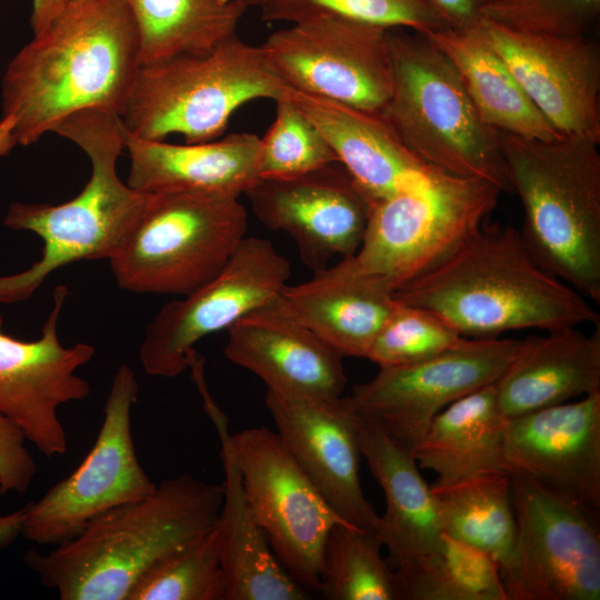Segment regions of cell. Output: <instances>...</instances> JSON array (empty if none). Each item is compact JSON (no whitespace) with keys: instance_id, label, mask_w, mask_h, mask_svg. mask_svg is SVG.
<instances>
[{"instance_id":"cell-39","label":"cell","mask_w":600,"mask_h":600,"mask_svg":"<svg viewBox=\"0 0 600 600\" xmlns=\"http://www.w3.org/2000/svg\"><path fill=\"white\" fill-rule=\"evenodd\" d=\"M22 431L0 414V493L26 492L37 473Z\"/></svg>"},{"instance_id":"cell-36","label":"cell","mask_w":600,"mask_h":600,"mask_svg":"<svg viewBox=\"0 0 600 600\" xmlns=\"http://www.w3.org/2000/svg\"><path fill=\"white\" fill-rule=\"evenodd\" d=\"M276 103V118L260 138V179L292 178L339 162L323 133L289 94Z\"/></svg>"},{"instance_id":"cell-22","label":"cell","mask_w":600,"mask_h":600,"mask_svg":"<svg viewBox=\"0 0 600 600\" xmlns=\"http://www.w3.org/2000/svg\"><path fill=\"white\" fill-rule=\"evenodd\" d=\"M278 306L342 357L367 358L373 340L398 307L394 293L363 272L353 256L286 284Z\"/></svg>"},{"instance_id":"cell-18","label":"cell","mask_w":600,"mask_h":600,"mask_svg":"<svg viewBox=\"0 0 600 600\" xmlns=\"http://www.w3.org/2000/svg\"><path fill=\"white\" fill-rule=\"evenodd\" d=\"M478 23L551 127L599 144V46L586 34L519 32L482 17Z\"/></svg>"},{"instance_id":"cell-42","label":"cell","mask_w":600,"mask_h":600,"mask_svg":"<svg viewBox=\"0 0 600 600\" xmlns=\"http://www.w3.org/2000/svg\"><path fill=\"white\" fill-rule=\"evenodd\" d=\"M22 509L10 514H0V548L11 544L20 534Z\"/></svg>"},{"instance_id":"cell-17","label":"cell","mask_w":600,"mask_h":600,"mask_svg":"<svg viewBox=\"0 0 600 600\" xmlns=\"http://www.w3.org/2000/svg\"><path fill=\"white\" fill-rule=\"evenodd\" d=\"M264 403L287 449L332 510L347 523L379 536L380 516L360 482L359 412L350 396L267 388Z\"/></svg>"},{"instance_id":"cell-11","label":"cell","mask_w":600,"mask_h":600,"mask_svg":"<svg viewBox=\"0 0 600 600\" xmlns=\"http://www.w3.org/2000/svg\"><path fill=\"white\" fill-rule=\"evenodd\" d=\"M516 536L507 600H599V516L511 473Z\"/></svg>"},{"instance_id":"cell-8","label":"cell","mask_w":600,"mask_h":600,"mask_svg":"<svg viewBox=\"0 0 600 600\" xmlns=\"http://www.w3.org/2000/svg\"><path fill=\"white\" fill-rule=\"evenodd\" d=\"M247 228L239 197L150 193L108 260L118 286L127 291L186 296L223 268Z\"/></svg>"},{"instance_id":"cell-7","label":"cell","mask_w":600,"mask_h":600,"mask_svg":"<svg viewBox=\"0 0 600 600\" xmlns=\"http://www.w3.org/2000/svg\"><path fill=\"white\" fill-rule=\"evenodd\" d=\"M289 89L260 46L236 34L207 53L141 64L120 119L140 139L181 134L186 143H201L220 137L241 106L257 99L276 102Z\"/></svg>"},{"instance_id":"cell-24","label":"cell","mask_w":600,"mask_h":600,"mask_svg":"<svg viewBox=\"0 0 600 600\" xmlns=\"http://www.w3.org/2000/svg\"><path fill=\"white\" fill-rule=\"evenodd\" d=\"M123 140L130 160L127 183L141 192L240 197L260 179V138L253 133L176 144L140 139L123 128Z\"/></svg>"},{"instance_id":"cell-33","label":"cell","mask_w":600,"mask_h":600,"mask_svg":"<svg viewBox=\"0 0 600 600\" xmlns=\"http://www.w3.org/2000/svg\"><path fill=\"white\" fill-rule=\"evenodd\" d=\"M380 537L339 523L322 553L319 593L329 600H398L394 571L381 556Z\"/></svg>"},{"instance_id":"cell-31","label":"cell","mask_w":600,"mask_h":600,"mask_svg":"<svg viewBox=\"0 0 600 600\" xmlns=\"http://www.w3.org/2000/svg\"><path fill=\"white\" fill-rule=\"evenodd\" d=\"M431 489L441 532L486 553L503 570L516 536L511 473H488Z\"/></svg>"},{"instance_id":"cell-35","label":"cell","mask_w":600,"mask_h":600,"mask_svg":"<svg viewBox=\"0 0 600 600\" xmlns=\"http://www.w3.org/2000/svg\"><path fill=\"white\" fill-rule=\"evenodd\" d=\"M259 8L266 22L339 16L421 34L448 27L429 0H262Z\"/></svg>"},{"instance_id":"cell-37","label":"cell","mask_w":600,"mask_h":600,"mask_svg":"<svg viewBox=\"0 0 600 600\" xmlns=\"http://www.w3.org/2000/svg\"><path fill=\"white\" fill-rule=\"evenodd\" d=\"M466 339L436 314L398 302L367 359L379 368L404 366L437 356Z\"/></svg>"},{"instance_id":"cell-46","label":"cell","mask_w":600,"mask_h":600,"mask_svg":"<svg viewBox=\"0 0 600 600\" xmlns=\"http://www.w3.org/2000/svg\"><path fill=\"white\" fill-rule=\"evenodd\" d=\"M69 1H77V0H69Z\"/></svg>"},{"instance_id":"cell-16","label":"cell","mask_w":600,"mask_h":600,"mask_svg":"<svg viewBox=\"0 0 600 600\" xmlns=\"http://www.w3.org/2000/svg\"><path fill=\"white\" fill-rule=\"evenodd\" d=\"M68 294L66 286L54 288L51 311L40 338L33 341L2 332L0 316V414L13 422L47 458L68 450V436L58 409L89 396L90 386L77 370L96 353L91 344L66 347L59 339L58 323Z\"/></svg>"},{"instance_id":"cell-2","label":"cell","mask_w":600,"mask_h":600,"mask_svg":"<svg viewBox=\"0 0 600 600\" xmlns=\"http://www.w3.org/2000/svg\"><path fill=\"white\" fill-rule=\"evenodd\" d=\"M394 298L436 314L470 339L600 322L584 296L539 266L519 230L499 222L487 221L444 260L399 288Z\"/></svg>"},{"instance_id":"cell-45","label":"cell","mask_w":600,"mask_h":600,"mask_svg":"<svg viewBox=\"0 0 600 600\" xmlns=\"http://www.w3.org/2000/svg\"><path fill=\"white\" fill-rule=\"evenodd\" d=\"M486 1H488V0H483V3H484ZM483 3H482V4H483Z\"/></svg>"},{"instance_id":"cell-26","label":"cell","mask_w":600,"mask_h":600,"mask_svg":"<svg viewBox=\"0 0 600 600\" xmlns=\"http://www.w3.org/2000/svg\"><path fill=\"white\" fill-rule=\"evenodd\" d=\"M504 419L600 392V329L547 331L521 340L518 352L494 382Z\"/></svg>"},{"instance_id":"cell-20","label":"cell","mask_w":600,"mask_h":600,"mask_svg":"<svg viewBox=\"0 0 600 600\" xmlns=\"http://www.w3.org/2000/svg\"><path fill=\"white\" fill-rule=\"evenodd\" d=\"M510 473L599 516L600 392L506 419Z\"/></svg>"},{"instance_id":"cell-10","label":"cell","mask_w":600,"mask_h":600,"mask_svg":"<svg viewBox=\"0 0 600 600\" xmlns=\"http://www.w3.org/2000/svg\"><path fill=\"white\" fill-rule=\"evenodd\" d=\"M138 392L133 370L120 366L92 448L71 474L22 508V537L40 546H58L99 516L154 491L157 484L140 464L132 437L131 413Z\"/></svg>"},{"instance_id":"cell-4","label":"cell","mask_w":600,"mask_h":600,"mask_svg":"<svg viewBox=\"0 0 600 600\" xmlns=\"http://www.w3.org/2000/svg\"><path fill=\"white\" fill-rule=\"evenodd\" d=\"M521 239L546 271L600 303V153L598 143L562 136L524 138L497 130Z\"/></svg>"},{"instance_id":"cell-12","label":"cell","mask_w":600,"mask_h":600,"mask_svg":"<svg viewBox=\"0 0 600 600\" xmlns=\"http://www.w3.org/2000/svg\"><path fill=\"white\" fill-rule=\"evenodd\" d=\"M390 28L319 16L271 33L260 48L291 89L380 112L392 90Z\"/></svg>"},{"instance_id":"cell-43","label":"cell","mask_w":600,"mask_h":600,"mask_svg":"<svg viewBox=\"0 0 600 600\" xmlns=\"http://www.w3.org/2000/svg\"><path fill=\"white\" fill-rule=\"evenodd\" d=\"M13 120L11 117L0 119V157L8 156L18 144L13 134Z\"/></svg>"},{"instance_id":"cell-38","label":"cell","mask_w":600,"mask_h":600,"mask_svg":"<svg viewBox=\"0 0 600 600\" xmlns=\"http://www.w3.org/2000/svg\"><path fill=\"white\" fill-rule=\"evenodd\" d=\"M600 0H488L480 16L519 32L584 36L597 22Z\"/></svg>"},{"instance_id":"cell-15","label":"cell","mask_w":600,"mask_h":600,"mask_svg":"<svg viewBox=\"0 0 600 600\" xmlns=\"http://www.w3.org/2000/svg\"><path fill=\"white\" fill-rule=\"evenodd\" d=\"M520 342L500 337L467 338L431 358L379 368L372 379L353 387L350 398L361 416L412 451L436 414L502 376Z\"/></svg>"},{"instance_id":"cell-32","label":"cell","mask_w":600,"mask_h":600,"mask_svg":"<svg viewBox=\"0 0 600 600\" xmlns=\"http://www.w3.org/2000/svg\"><path fill=\"white\" fill-rule=\"evenodd\" d=\"M397 567L398 600H507L498 566L443 532L438 546Z\"/></svg>"},{"instance_id":"cell-1","label":"cell","mask_w":600,"mask_h":600,"mask_svg":"<svg viewBox=\"0 0 600 600\" xmlns=\"http://www.w3.org/2000/svg\"><path fill=\"white\" fill-rule=\"evenodd\" d=\"M140 67L138 29L126 0L68 1L8 63L2 117L12 118L22 146L77 111L120 117Z\"/></svg>"},{"instance_id":"cell-5","label":"cell","mask_w":600,"mask_h":600,"mask_svg":"<svg viewBox=\"0 0 600 600\" xmlns=\"http://www.w3.org/2000/svg\"><path fill=\"white\" fill-rule=\"evenodd\" d=\"M53 132L86 152L91 173L81 192L57 206L13 202L3 224L36 233L39 261L22 272L0 276V303L28 300L56 270L80 260L109 259L143 211L150 193L123 183L117 161L124 150L119 116L98 109L77 111Z\"/></svg>"},{"instance_id":"cell-44","label":"cell","mask_w":600,"mask_h":600,"mask_svg":"<svg viewBox=\"0 0 600 600\" xmlns=\"http://www.w3.org/2000/svg\"><path fill=\"white\" fill-rule=\"evenodd\" d=\"M232 1L242 4L243 7L248 9L251 7H259L262 0H232Z\"/></svg>"},{"instance_id":"cell-30","label":"cell","mask_w":600,"mask_h":600,"mask_svg":"<svg viewBox=\"0 0 600 600\" xmlns=\"http://www.w3.org/2000/svg\"><path fill=\"white\" fill-rule=\"evenodd\" d=\"M140 41L141 64L202 54L237 34L247 8L232 0H126Z\"/></svg>"},{"instance_id":"cell-41","label":"cell","mask_w":600,"mask_h":600,"mask_svg":"<svg viewBox=\"0 0 600 600\" xmlns=\"http://www.w3.org/2000/svg\"><path fill=\"white\" fill-rule=\"evenodd\" d=\"M69 0H32L30 26L33 34L41 32L48 27L67 6Z\"/></svg>"},{"instance_id":"cell-34","label":"cell","mask_w":600,"mask_h":600,"mask_svg":"<svg viewBox=\"0 0 600 600\" xmlns=\"http://www.w3.org/2000/svg\"><path fill=\"white\" fill-rule=\"evenodd\" d=\"M127 600H226L218 521L202 538L148 570Z\"/></svg>"},{"instance_id":"cell-6","label":"cell","mask_w":600,"mask_h":600,"mask_svg":"<svg viewBox=\"0 0 600 600\" xmlns=\"http://www.w3.org/2000/svg\"><path fill=\"white\" fill-rule=\"evenodd\" d=\"M391 94L380 111L428 167L513 193L497 130L486 124L456 68L423 34L390 28Z\"/></svg>"},{"instance_id":"cell-19","label":"cell","mask_w":600,"mask_h":600,"mask_svg":"<svg viewBox=\"0 0 600 600\" xmlns=\"http://www.w3.org/2000/svg\"><path fill=\"white\" fill-rule=\"evenodd\" d=\"M244 194L258 219L288 233L313 271L357 253L371 201L340 162L286 179H259Z\"/></svg>"},{"instance_id":"cell-28","label":"cell","mask_w":600,"mask_h":600,"mask_svg":"<svg viewBox=\"0 0 600 600\" xmlns=\"http://www.w3.org/2000/svg\"><path fill=\"white\" fill-rule=\"evenodd\" d=\"M504 422L491 383L436 414L411 452L420 468L438 474L436 484L509 472L503 460Z\"/></svg>"},{"instance_id":"cell-13","label":"cell","mask_w":600,"mask_h":600,"mask_svg":"<svg viewBox=\"0 0 600 600\" xmlns=\"http://www.w3.org/2000/svg\"><path fill=\"white\" fill-rule=\"evenodd\" d=\"M243 489L272 551L307 592H319L323 548L333 526L347 523L267 427L230 434ZM351 526V524H350Z\"/></svg>"},{"instance_id":"cell-14","label":"cell","mask_w":600,"mask_h":600,"mask_svg":"<svg viewBox=\"0 0 600 600\" xmlns=\"http://www.w3.org/2000/svg\"><path fill=\"white\" fill-rule=\"evenodd\" d=\"M290 273L289 261L270 241L244 237L212 279L164 304L147 326L142 368L150 376H179L189 369L198 341L273 300Z\"/></svg>"},{"instance_id":"cell-3","label":"cell","mask_w":600,"mask_h":600,"mask_svg":"<svg viewBox=\"0 0 600 600\" xmlns=\"http://www.w3.org/2000/svg\"><path fill=\"white\" fill-rule=\"evenodd\" d=\"M222 502V484L187 473L168 478L48 553L28 550L23 560L62 600H127L148 570L214 527Z\"/></svg>"},{"instance_id":"cell-25","label":"cell","mask_w":600,"mask_h":600,"mask_svg":"<svg viewBox=\"0 0 600 600\" xmlns=\"http://www.w3.org/2000/svg\"><path fill=\"white\" fill-rule=\"evenodd\" d=\"M289 98L320 129L339 162L370 201L410 189L433 170L413 154L380 112L289 89Z\"/></svg>"},{"instance_id":"cell-9","label":"cell","mask_w":600,"mask_h":600,"mask_svg":"<svg viewBox=\"0 0 600 600\" xmlns=\"http://www.w3.org/2000/svg\"><path fill=\"white\" fill-rule=\"evenodd\" d=\"M501 193L488 181L433 170L417 186L371 202L354 261L394 293L489 221Z\"/></svg>"},{"instance_id":"cell-40","label":"cell","mask_w":600,"mask_h":600,"mask_svg":"<svg viewBox=\"0 0 600 600\" xmlns=\"http://www.w3.org/2000/svg\"><path fill=\"white\" fill-rule=\"evenodd\" d=\"M450 28H464L480 19L483 0H429Z\"/></svg>"},{"instance_id":"cell-27","label":"cell","mask_w":600,"mask_h":600,"mask_svg":"<svg viewBox=\"0 0 600 600\" xmlns=\"http://www.w3.org/2000/svg\"><path fill=\"white\" fill-rule=\"evenodd\" d=\"M358 439L360 453L384 494L386 512L380 516L379 536L394 562L438 546L442 532L436 498L412 452L360 413Z\"/></svg>"},{"instance_id":"cell-21","label":"cell","mask_w":600,"mask_h":600,"mask_svg":"<svg viewBox=\"0 0 600 600\" xmlns=\"http://www.w3.org/2000/svg\"><path fill=\"white\" fill-rule=\"evenodd\" d=\"M224 356L257 374L269 389L342 396V356L276 302L247 313L228 329Z\"/></svg>"},{"instance_id":"cell-29","label":"cell","mask_w":600,"mask_h":600,"mask_svg":"<svg viewBox=\"0 0 600 600\" xmlns=\"http://www.w3.org/2000/svg\"><path fill=\"white\" fill-rule=\"evenodd\" d=\"M478 21L464 28L444 27L423 36L451 61L486 124L531 139L562 137L521 88Z\"/></svg>"},{"instance_id":"cell-23","label":"cell","mask_w":600,"mask_h":600,"mask_svg":"<svg viewBox=\"0 0 600 600\" xmlns=\"http://www.w3.org/2000/svg\"><path fill=\"white\" fill-rule=\"evenodd\" d=\"M203 408L220 441L224 482L218 519L220 563L226 600H303L308 592L286 571L248 502L230 441L229 418L211 397L206 380L197 382Z\"/></svg>"}]
</instances>
